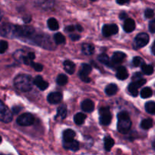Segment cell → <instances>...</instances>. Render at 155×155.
<instances>
[{
    "label": "cell",
    "mask_w": 155,
    "mask_h": 155,
    "mask_svg": "<svg viewBox=\"0 0 155 155\" xmlns=\"http://www.w3.org/2000/svg\"><path fill=\"white\" fill-rule=\"evenodd\" d=\"M35 33V30L30 26L15 25V36L18 37H30Z\"/></svg>",
    "instance_id": "obj_3"
},
{
    "label": "cell",
    "mask_w": 155,
    "mask_h": 155,
    "mask_svg": "<svg viewBox=\"0 0 155 155\" xmlns=\"http://www.w3.org/2000/svg\"><path fill=\"white\" fill-rule=\"evenodd\" d=\"M87 116L83 113H78L74 115V121L77 125H81L84 124Z\"/></svg>",
    "instance_id": "obj_26"
},
{
    "label": "cell",
    "mask_w": 155,
    "mask_h": 155,
    "mask_svg": "<svg viewBox=\"0 0 155 155\" xmlns=\"http://www.w3.org/2000/svg\"><path fill=\"white\" fill-rule=\"evenodd\" d=\"M82 52L86 55H91L94 52V46L92 44L84 43L81 46Z\"/></svg>",
    "instance_id": "obj_22"
},
{
    "label": "cell",
    "mask_w": 155,
    "mask_h": 155,
    "mask_svg": "<svg viewBox=\"0 0 155 155\" xmlns=\"http://www.w3.org/2000/svg\"><path fill=\"white\" fill-rule=\"evenodd\" d=\"M13 118V114L9 107L0 100V121L3 123H10Z\"/></svg>",
    "instance_id": "obj_4"
},
{
    "label": "cell",
    "mask_w": 155,
    "mask_h": 155,
    "mask_svg": "<svg viewBox=\"0 0 155 155\" xmlns=\"http://www.w3.org/2000/svg\"><path fill=\"white\" fill-rule=\"evenodd\" d=\"M91 1H92V2H94V1H96V0H91Z\"/></svg>",
    "instance_id": "obj_54"
},
{
    "label": "cell",
    "mask_w": 155,
    "mask_h": 155,
    "mask_svg": "<svg viewBox=\"0 0 155 155\" xmlns=\"http://www.w3.org/2000/svg\"><path fill=\"white\" fill-rule=\"evenodd\" d=\"M81 109L87 113L92 112L94 110V103L90 99L84 100L81 103Z\"/></svg>",
    "instance_id": "obj_14"
},
{
    "label": "cell",
    "mask_w": 155,
    "mask_h": 155,
    "mask_svg": "<svg viewBox=\"0 0 155 155\" xmlns=\"http://www.w3.org/2000/svg\"><path fill=\"white\" fill-rule=\"evenodd\" d=\"M145 110L147 113L155 114V102L154 101H148L145 104Z\"/></svg>",
    "instance_id": "obj_28"
},
{
    "label": "cell",
    "mask_w": 155,
    "mask_h": 155,
    "mask_svg": "<svg viewBox=\"0 0 155 155\" xmlns=\"http://www.w3.org/2000/svg\"><path fill=\"white\" fill-rule=\"evenodd\" d=\"M129 77V74L126 70V68L124 67H119L118 68L116 71V77L120 80H124L128 78Z\"/></svg>",
    "instance_id": "obj_18"
},
{
    "label": "cell",
    "mask_w": 155,
    "mask_h": 155,
    "mask_svg": "<svg viewBox=\"0 0 155 155\" xmlns=\"http://www.w3.org/2000/svg\"><path fill=\"white\" fill-rule=\"evenodd\" d=\"M9 47V44L6 41L0 40V54H3L5 52Z\"/></svg>",
    "instance_id": "obj_37"
},
{
    "label": "cell",
    "mask_w": 155,
    "mask_h": 155,
    "mask_svg": "<svg viewBox=\"0 0 155 155\" xmlns=\"http://www.w3.org/2000/svg\"><path fill=\"white\" fill-rule=\"evenodd\" d=\"M142 78V74H141V73H136V74H135L133 75V77H132V80H134V81H136V80H139V79H141Z\"/></svg>",
    "instance_id": "obj_42"
},
{
    "label": "cell",
    "mask_w": 155,
    "mask_h": 155,
    "mask_svg": "<svg viewBox=\"0 0 155 155\" xmlns=\"http://www.w3.org/2000/svg\"><path fill=\"white\" fill-rule=\"evenodd\" d=\"M70 38H71L72 40L76 41V40H78V39H80V36H78V35L77 34H71L70 35Z\"/></svg>",
    "instance_id": "obj_44"
},
{
    "label": "cell",
    "mask_w": 155,
    "mask_h": 155,
    "mask_svg": "<svg viewBox=\"0 0 155 155\" xmlns=\"http://www.w3.org/2000/svg\"><path fill=\"white\" fill-rule=\"evenodd\" d=\"M118 86H117L116 85L114 84V83H110V84H109L106 87L105 92H106V94L107 95L111 96V95H115V94L118 92Z\"/></svg>",
    "instance_id": "obj_23"
},
{
    "label": "cell",
    "mask_w": 155,
    "mask_h": 155,
    "mask_svg": "<svg viewBox=\"0 0 155 155\" xmlns=\"http://www.w3.org/2000/svg\"><path fill=\"white\" fill-rule=\"evenodd\" d=\"M21 110V107H19V106H15L12 108V111H13L14 114H18Z\"/></svg>",
    "instance_id": "obj_43"
},
{
    "label": "cell",
    "mask_w": 155,
    "mask_h": 155,
    "mask_svg": "<svg viewBox=\"0 0 155 155\" xmlns=\"http://www.w3.org/2000/svg\"><path fill=\"white\" fill-rule=\"evenodd\" d=\"M36 3L38 6L46 10L51 8L54 4L53 0H36Z\"/></svg>",
    "instance_id": "obj_17"
},
{
    "label": "cell",
    "mask_w": 155,
    "mask_h": 155,
    "mask_svg": "<svg viewBox=\"0 0 155 155\" xmlns=\"http://www.w3.org/2000/svg\"><path fill=\"white\" fill-rule=\"evenodd\" d=\"M65 30H66L67 32H72L74 30V26H68L65 28Z\"/></svg>",
    "instance_id": "obj_46"
},
{
    "label": "cell",
    "mask_w": 155,
    "mask_h": 155,
    "mask_svg": "<svg viewBox=\"0 0 155 155\" xmlns=\"http://www.w3.org/2000/svg\"><path fill=\"white\" fill-rule=\"evenodd\" d=\"M76 29H77V30H78V31H80V32H81L82 30H83V28H82V27L81 25L76 26Z\"/></svg>",
    "instance_id": "obj_49"
},
{
    "label": "cell",
    "mask_w": 155,
    "mask_h": 155,
    "mask_svg": "<svg viewBox=\"0 0 155 155\" xmlns=\"http://www.w3.org/2000/svg\"><path fill=\"white\" fill-rule=\"evenodd\" d=\"M1 142H2V137L0 136V143H1Z\"/></svg>",
    "instance_id": "obj_53"
},
{
    "label": "cell",
    "mask_w": 155,
    "mask_h": 155,
    "mask_svg": "<svg viewBox=\"0 0 155 155\" xmlns=\"http://www.w3.org/2000/svg\"><path fill=\"white\" fill-rule=\"evenodd\" d=\"M63 146L65 149L71 150L73 151H77L79 149V142L78 141L73 140L71 142H63Z\"/></svg>",
    "instance_id": "obj_16"
},
{
    "label": "cell",
    "mask_w": 155,
    "mask_h": 155,
    "mask_svg": "<svg viewBox=\"0 0 155 155\" xmlns=\"http://www.w3.org/2000/svg\"><path fill=\"white\" fill-rule=\"evenodd\" d=\"M0 155H12L11 154H2V153H0Z\"/></svg>",
    "instance_id": "obj_52"
},
{
    "label": "cell",
    "mask_w": 155,
    "mask_h": 155,
    "mask_svg": "<svg viewBox=\"0 0 155 155\" xmlns=\"http://www.w3.org/2000/svg\"><path fill=\"white\" fill-rule=\"evenodd\" d=\"M114 145V140L109 136L104 138V148L106 151H110Z\"/></svg>",
    "instance_id": "obj_25"
},
{
    "label": "cell",
    "mask_w": 155,
    "mask_h": 155,
    "mask_svg": "<svg viewBox=\"0 0 155 155\" xmlns=\"http://www.w3.org/2000/svg\"><path fill=\"white\" fill-rule=\"evenodd\" d=\"M119 18L121 20H126L127 19V14L125 12H122L119 15Z\"/></svg>",
    "instance_id": "obj_45"
},
{
    "label": "cell",
    "mask_w": 155,
    "mask_h": 155,
    "mask_svg": "<svg viewBox=\"0 0 155 155\" xmlns=\"http://www.w3.org/2000/svg\"><path fill=\"white\" fill-rule=\"evenodd\" d=\"M67 115V108L65 104L59 106L57 110V117L60 119H65Z\"/></svg>",
    "instance_id": "obj_27"
},
{
    "label": "cell",
    "mask_w": 155,
    "mask_h": 155,
    "mask_svg": "<svg viewBox=\"0 0 155 155\" xmlns=\"http://www.w3.org/2000/svg\"><path fill=\"white\" fill-rule=\"evenodd\" d=\"M132 63H133L134 66L135 67H140L142 66L144 63V60H143L140 57H135L133 58V61H132Z\"/></svg>",
    "instance_id": "obj_36"
},
{
    "label": "cell",
    "mask_w": 155,
    "mask_h": 155,
    "mask_svg": "<svg viewBox=\"0 0 155 155\" xmlns=\"http://www.w3.org/2000/svg\"><path fill=\"white\" fill-rule=\"evenodd\" d=\"M15 88L21 92H28L33 88V80L30 76L27 74H19L14 80Z\"/></svg>",
    "instance_id": "obj_1"
},
{
    "label": "cell",
    "mask_w": 155,
    "mask_h": 155,
    "mask_svg": "<svg viewBox=\"0 0 155 155\" xmlns=\"http://www.w3.org/2000/svg\"><path fill=\"white\" fill-rule=\"evenodd\" d=\"M2 18V12L0 11V21H1Z\"/></svg>",
    "instance_id": "obj_51"
},
{
    "label": "cell",
    "mask_w": 155,
    "mask_h": 155,
    "mask_svg": "<svg viewBox=\"0 0 155 155\" xmlns=\"http://www.w3.org/2000/svg\"><path fill=\"white\" fill-rule=\"evenodd\" d=\"M152 126H153V121L149 118L143 120L141 123V127L143 130H149L150 128H151Z\"/></svg>",
    "instance_id": "obj_29"
},
{
    "label": "cell",
    "mask_w": 155,
    "mask_h": 155,
    "mask_svg": "<svg viewBox=\"0 0 155 155\" xmlns=\"http://www.w3.org/2000/svg\"><path fill=\"white\" fill-rule=\"evenodd\" d=\"M144 15H145L146 18H153V15H154V12L153 10L150 8L146 9L145 12H144Z\"/></svg>",
    "instance_id": "obj_39"
},
{
    "label": "cell",
    "mask_w": 155,
    "mask_h": 155,
    "mask_svg": "<svg viewBox=\"0 0 155 155\" xmlns=\"http://www.w3.org/2000/svg\"><path fill=\"white\" fill-rule=\"evenodd\" d=\"M91 71V66L88 64H82L80 72H79V77H80L81 80H83L85 83H88L91 81L90 78L88 77V75Z\"/></svg>",
    "instance_id": "obj_9"
},
{
    "label": "cell",
    "mask_w": 155,
    "mask_h": 155,
    "mask_svg": "<svg viewBox=\"0 0 155 155\" xmlns=\"http://www.w3.org/2000/svg\"><path fill=\"white\" fill-rule=\"evenodd\" d=\"M152 94H153V92H152L151 89L149 87H145L141 91L140 95H141V98H150V97L152 95Z\"/></svg>",
    "instance_id": "obj_32"
},
{
    "label": "cell",
    "mask_w": 155,
    "mask_h": 155,
    "mask_svg": "<svg viewBox=\"0 0 155 155\" xmlns=\"http://www.w3.org/2000/svg\"><path fill=\"white\" fill-rule=\"evenodd\" d=\"M30 66H31L35 71H43V65L40 64H38V63H35V62H32L30 64Z\"/></svg>",
    "instance_id": "obj_38"
},
{
    "label": "cell",
    "mask_w": 155,
    "mask_h": 155,
    "mask_svg": "<svg viewBox=\"0 0 155 155\" xmlns=\"http://www.w3.org/2000/svg\"><path fill=\"white\" fill-rule=\"evenodd\" d=\"M34 123V117L30 113H25L18 116L17 118V124L23 127L30 126Z\"/></svg>",
    "instance_id": "obj_5"
},
{
    "label": "cell",
    "mask_w": 155,
    "mask_h": 155,
    "mask_svg": "<svg viewBox=\"0 0 155 155\" xmlns=\"http://www.w3.org/2000/svg\"><path fill=\"white\" fill-rule=\"evenodd\" d=\"M130 0H116V2L119 5H125L126 3H128Z\"/></svg>",
    "instance_id": "obj_47"
},
{
    "label": "cell",
    "mask_w": 155,
    "mask_h": 155,
    "mask_svg": "<svg viewBox=\"0 0 155 155\" xmlns=\"http://www.w3.org/2000/svg\"><path fill=\"white\" fill-rule=\"evenodd\" d=\"M119 31L118 26L115 24H106L103 27L102 33L104 36H110L112 35L116 34Z\"/></svg>",
    "instance_id": "obj_10"
},
{
    "label": "cell",
    "mask_w": 155,
    "mask_h": 155,
    "mask_svg": "<svg viewBox=\"0 0 155 155\" xmlns=\"http://www.w3.org/2000/svg\"><path fill=\"white\" fill-rule=\"evenodd\" d=\"M141 68V71L143 72V74H146V75H150V74H153V68L151 66V65L145 64H144Z\"/></svg>",
    "instance_id": "obj_30"
},
{
    "label": "cell",
    "mask_w": 155,
    "mask_h": 155,
    "mask_svg": "<svg viewBox=\"0 0 155 155\" xmlns=\"http://www.w3.org/2000/svg\"><path fill=\"white\" fill-rule=\"evenodd\" d=\"M74 137H75V133L74 131L71 130H66L64 131L63 133V142H71V141L74 140Z\"/></svg>",
    "instance_id": "obj_19"
},
{
    "label": "cell",
    "mask_w": 155,
    "mask_h": 155,
    "mask_svg": "<svg viewBox=\"0 0 155 155\" xmlns=\"http://www.w3.org/2000/svg\"><path fill=\"white\" fill-rule=\"evenodd\" d=\"M149 30L151 33H155V19L152 20L150 23H149Z\"/></svg>",
    "instance_id": "obj_41"
},
{
    "label": "cell",
    "mask_w": 155,
    "mask_h": 155,
    "mask_svg": "<svg viewBox=\"0 0 155 155\" xmlns=\"http://www.w3.org/2000/svg\"><path fill=\"white\" fill-rule=\"evenodd\" d=\"M0 34L5 37L12 38L15 36V25L5 24L0 27Z\"/></svg>",
    "instance_id": "obj_8"
},
{
    "label": "cell",
    "mask_w": 155,
    "mask_h": 155,
    "mask_svg": "<svg viewBox=\"0 0 155 155\" xmlns=\"http://www.w3.org/2000/svg\"><path fill=\"white\" fill-rule=\"evenodd\" d=\"M149 42V36L147 33H141L137 35L134 40L133 45L135 48H140L145 46Z\"/></svg>",
    "instance_id": "obj_7"
},
{
    "label": "cell",
    "mask_w": 155,
    "mask_h": 155,
    "mask_svg": "<svg viewBox=\"0 0 155 155\" xmlns=\"http://www.w3.org/2000/svg\"><path fill=\"white\" fill-rule=\"evenodd\" d=\"M152 147H153V149L155 150V141H154V142H153V144H152Z\"/></svg>",
    "instance_id": "obj_50"
},
{
    "label": "cell",
    "mask_w": 155,
    "mask_h": 155,
    "mask_svg": "<svg viewBox=\"0 0 155 155\" xmlns=\"http://www.w3.org/2000/svg\"><path fill=\"white\" fill-rule=\"evenodd\" d=\"M128 89H129V92L131 93V95H132L133 96H137L138 94V88L136 87L134 83H130L129 85V87H128Z\"/></svg>",
    "instance_id": "obj_35"
},
{
    "label": "cell",
    "mask_w": 155,
    "mask_h": 155,
    "mask_svg": "<svg viewBox=\"0 0 155 155\" xmlns=\"http://www.w3.org/2000/svg\"><path fill=\"white\" fill-rule=\"evenodd\" d=\"M64 69L66 71L68 74H74V71H75V65L73 63L72 61L69 60H66L65 61H64Z\"/></svg>",
    "instance_id": "obj_21"
},
{
    "label": "cell",
    "mask_w": 155,
    "mask_h": 155,
    "mask_svg": "<svg viewBox=\"0 0 155 155\" xmlns=\"http://www.w3.org/2000/svg\"><path fill=\"white\" fill-rule=\"evenodd\" d=\"M151 51L153 54H155V42H153V45H152V48H151Z\"/></svg>",
    "instance_id": "obj_48"
},
{
    "label": "cell",
    "mask_w": 155,
    "mask_h": 155,
    "mask_svg": "<svg viewBox=\"0 0 155 155\" xmlns=\"http://www.w3.org/2000/svg\"><path fill=\"white\" fill-rule=\"evenodd\" d=\"M126 57V55L125 53L121 52V51H115L112 54L111 61H112V63L115 64H120L121 62H122Z\"/></svg>",
    "instance_id": "obj_13"
},
{
    "label": "cell",
    "mask_w": 155,
    "mask_h": 155,
    "mask_svg": "<svg viewBox=\"0 0 155 155\" xmlns=\"http://www.w3.org/2000/svg\"><path fill=\"white\" fill-rule=\"evenodd\" d=\"M112 114L109 107H101L100 109V122L102 125L107 126L110 124Z\"/></svg>",
    "instance_id": "obj_6"
},
{
    "label": "cell",
    "mask_w": 155,
    "mask_h": 155,
    "mask_svg": "<svg viewBox=\"0 0 155 155\" xmlns=\"http://www.w3.org/2000/svg\"><path fill=\"white\" fill-rule=\"evenodd\" d=\"M35 58V54L33 52L27 53L26 55L21 56L20 59L24 64L27 65H30V64L33 61V59Z\"/></svg>",
    "instance_id": "obj_20"
},
{
    "label": "cell",
    "mask_w": 155,
    "mask_h": 155,
    "mask_svg": "<svg viewBox=\"0 0 155 155\" xmlns=\"http://www.w3.org/2000/svg\"><path fill=\"white\" fill-rule=\"evenodd\" d=\"M118 118V124H117V129L120 133L126 134L132 127V121L129 117V114L126 111H122L117 116Z\"/></svg>",
    "instance_id": "obj_2"
},
{
    "label": "cell",
    "mask_w": 155,
    "mask_h": 155,
    "mask_svg": "<svg viewBox=\"0 0 155 155\" xmlns=\"http://www.w3.org/2000/svg\"><path fill=\"white\" fill-rule=\"evenodd\" d=\"M123 29L126 33H131L135 29V22L134 20L131 18H127L125 21L124 25H123Z\"/></svg>",
    "instance_id": "obj_15"
},
{
    "label": "cell",
    "mask_w": 155,
    "mask_h": 155,
    "mask_svg": "<svg viewBox=\"0 0 155 155\" xmlns=\"http://www.w3.org/2000/svg\"><path fill=\"white\" fill-rule=\"evenodd\" d=\"M47 25L50 30H57L59 29V23H58L57 20L55 19V18H51L47 21Z\"/></svg>",
    "instance_id": "obj_24"
},
{
    "label": "cell",
    "mask_w": 155,
    "mask_h": 155,
    "mask_svg": "<svg viewBox=\"0 0 155 155\" xmlns=\"http://www.w3.org/2000/svg\"><path fill=\"white\" fill-rule=\"evenodd\" d=\"M54 41L56 44L60 45V44H64L65 42V38L62 33H57L54 35Z\"/></svg>",
    "instance_id": "obj_33"
},
{
    "label": "cell",
    "mask_w": 155,
    "mask_h": 155,
    "mask_svg": "<svg viewBox=\"0 0 155 155\" xmlns=\"http://www.w3.org/2000/svg\"><path fill=\"white\" fill-rule=\"evenodd\" d=\"M98 61L101 62L103 64H106L107 66H111V60H109V57L105 54H101L98 56Z\"/></svg>",
    "instance_id": "obj_31"
},
{
    "label": "cell",
    "mask_w": 155,
    "mask_h": 155,
    "mask_svg": "<svg viewBox=\"0 0 155 155\" xmlns=\"http://www.w3.org/2000/svg\"><path fill=\"white\" fill-rule=\"evenodd\" d=\"M56 83L59 86H64L68 83V77L65 74H60L56 79Z\"/></svg>",
    "instance_id": "obj_34"
},
{
    "label": "cell",
    "mask_w": 155,
    "mask_h": 155,
    "mask_svg": "<svg viewBox=\"0 0 155 155\" xmlns=\"http://www.w3.org/2000/svg\"><path fill=\"white\" fill-rule=\"evenodd\" d=\"M133 83H134V84L136 86V87L138 89V88H140L141 86H142L144 84H145L146 80H144V79L141 78V79H139V80H136V81H134Z\"/></svg>",
    "instance_id": "obj_40"
},
{
    "label": "cell",
    "mask_w": 155,
    "mask_h": 155,
    "mask_svg": "<svg viewBox=\"0 0 155 155\" xmlns=\"http://www.w3.org/2000/svg\"><path fill=\"white\" fill-rule=\"evenodd\" d=\"M62 100V94L60 92H52L47 97V101L50 104H58Z\"/></svg>",
    "instance_id": "obj_11"
},
{
    "label": "cell",
    "mask_w": 155,
    "mask_h": 155,
    "mask_svg": "<svg viewBox=\"0 0 155 155\" xmlns=\"http://www.w3.org/2000/svg\"><path fill=\"white\" fill-rule=\"evenodd\" d=\"M33 84H34L38 89H40V90L42 91L47 89V87H48L49 86L48 83L46 82L45 80L43 79V77H40V76H37V77L33 80Z\"/></svg>",
    "instance_id": "obj_12"
}]
</instances>
